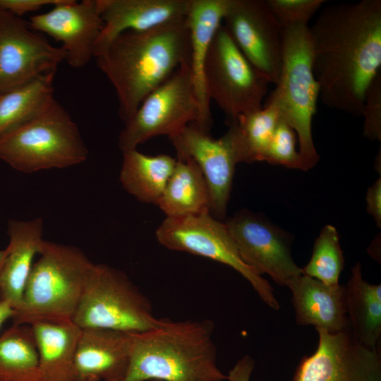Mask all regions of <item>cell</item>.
I'll return each instance as SVG.
<instances>
[{
  "label": "cell",
  "instance_id": "obj_1",
  "mask_svg": "<svg viewBox=\"0 0 381 381\" xmlns=\"http://www.w3.org/2000/svg\"><path fill=\"white\" fill-rule=\"evenodd\" d=\"M309 30L319 97L331 109L361 116L366 92L381 72V1L329 5Z\"/></svg>",
  "mask_w": 381,
  "mask_h": 381
},
{
  "label": "cell",
  "instance_id": "obj_2",
  "mask_svg": "<svg viewBox=\"0 0 381 381\" xmlns=\"http://www.w3.org/2000/svg\"><path fill=\"white\" fill-rule=\"evenodd\" d=\"M190 54L186 17L147 30L122 32L95 57L115 90L124 123Z\"/></svg>",
  "mask_w": 381,
  "mask_h": 381
},
{
  "label": "cell",
  "instance_id": "obj_3",
  "mask_svg": "<svg viewBox=\"0 0 381 381\" xmlns=\"http://www.w3.org/2000/svg\"><path fill=\"white\" fill-rule=\"evenodd\" d=\"M208 319L160 318L153 328L133 334L130 361L121 381H224Z\"/></svg>",
  "mask_w": 381,
  "mask_h": 381
},
{
  "label": "cell",
  "instance_id": "obj_4",
  "mask_svg": "<svg viewBox=\"0 0 381 381\" xmlns=\"http://www.w3.org/2000/svg\"><path fill=\"white\" fill-rule=\"evenodd\" d=\"M12 324L72 321L94 264L79 248L44 240Z\"/></svg>",
  "mask_w": 381,
  "mask_h": 381
},
{
  "label": "cell",
  "instance_id": "obj_5",
  "mask_svg": "<svg viewBox=\"0 0 381 381\" xmlns=\"http://www.w3.org/2000/svg\"><path fill=\"white\" fill-rule=\"evenodd\" d=\"M318 97L309 26L283 28L280 73L275 88L265 102L275 105L280 117L296 132L299 143V169L303 171L313 167L320 158L312 135Z\"/></svg>",
  "mask_w": 381,
  "mask_h": 381
},
{
  "label": "cell",
  "instance_id": "obj_6",
  "mask_svg": "<svg viewBox=\"0 0 381 381\" xmlns=\"http://www.w3.org/2000/svg\"><path fill=\"white\" fill-rule=\"evenodd\" d=\"M87 157L76 123L55 99L0 138V159L25 174L73 167Z\"/></svg>",
  "mask_w": 381,
  "mask_h": 381
},
{
  "label": "cell",
  "instance_id": "obj_7",
  "mask_svg": "<svg viewBox=\"0 0 381 381\" xmlns=\"http://www.w3.org/2000/svg\"><path fill=\"white\" fill-rule=\"evenodd\" d=\"M159 320L150 300L124 272L95 263L72 322L80 329L137 334Z\"/></svg>",
  "mask_w": 381,
  "mask_h": 381
},
{
  "label": "cell",
  "instance_id": "obj_8",
  "mask_svg": "<svg viewBox=\"0 0 381 381\" xmlns=\"http://www.w3.org/2000/svg\"><path fill=\"white\" fill-rule=\"evenodd\" d=\"M204 78L210 100L217 104L229 122L262 109L270 83L242 54L223 24L210 46Z\"/></svg>",
  "mask_w": 381,
  "mask_h": 381
},
{
  "label": "cell",
  "instance_id": "obj_9",
  "mask_svg": "<svg viewBox=\"0 0 381 381\" xmlns=\"http://www.w3.org/2000/svg\"><path fill=\"white\" fill-rule=\"evenodd\" d=\"M199 116L200 107L188 59L143 99L124 123L118 145L121 152L137 149L154 137H170L190 123L197 124Z\"/></svg>",
  "mask_w": 381,
  "mask_h": 381
},
{
  "label": "cell",
  "instance_id": "obj_10",
  "mask_svg": "<svg viewBox=\"0 0 381 381\" xmlns=\"http://www.w3.org/2000/svg\"><path fill=\"white\" fill-rule=\"evenodd\" d=\"M165 248L204 257L226 265L243 276L262 301L273 310L279 303L267 279L249 267L241 257L225 223L210 213L166 217L155 232Z\"/></svg>",
  "mask_w": 381,
  "mask_h": 381
},
{
  "label": "cell",
  "instance_id": "obj_11",
  "mask_svg": "<svg viewBox=\"0 0 381 381\" xmlns=\"http://www.w3.org/2000/svg\"><path fill=\"white\" fill-rule=\"evenodd\" d=\"M66 56L28 21L0 8V91L56 72Z\"/></svg>",
  "mask_w": 381,
  "mask_h": 381
},
{
  "label": "cell",
  "instance_id": "obj_12",
  "mask_svg": "<svg viewBox=\"0 0 381 381\" xmlns=\"http://www.w3.org/2000/svg\"><path fill=\"white\" fill-rule=\"evenodd\" d=\"M224 27L252 66L277 83L282 64V28L265 0H230Z\"/></svg>",
  "mask_w": 381,
  "mask_h": 381
},
{
  "label": "cell",
  "instance_id": "obj_13",
  "mask_svg": "<svg viewBox=\"0 0 381 381\" xmlns=\"http://www.w3.org/2000/svg\"><path fill=\"white\" fill-rule=\"evenodd\" d=\"M316 330L317 349L301 359L292 381H381L380 348L361 345L350 330Z\"/></svg>",
  "mask_w": 381,
  "mask_h": 381
},
{
  "label": "cell",
  "instance_id": "obj_14",
  "mask_svg": "<svg viewBox=\"0 0 381 381\" xmlns=\"http://www.w3.org/2000/svg\"><path fill=\"white\" fill-rule=\"evenodd\" d=\"M169 138L178 158H191L200 169L209 190L210 213L223 220L238 163L231 131L215 139L192 123Z\"/></svg>",
  "mask_w": 381,
  "mask_h": 381
},
{
  "label": "cell",
  "instance_id": "obj_15",
  "mask_svg": "<svg viewBox=\"0 0 381 381\" xmlns=\"http://www.w3.org/2000/svg\"><path fill=\"white\" fill-rule=\"evenodd\" d=\"M224 223L243 260L258 274H266L288 286L303 274L292 258L288 238L262 219L242 210Z\"/></svg>",
  "mask_w": 381,
  "mask_h": 381
},
{
  "label": "cell",
  "instance_id": "obj_16",
  "mask_svg": "<svg viewBox=\"0 0 381 381\" xmlns=\"http://www.w3.org/2000/svg\"><path fill=\"white\" fill-rule=\"evenodd\" d=\"M50 11L32 16L30 28L61 43L66 61L73 68L85 66L103 28L97 0H62Z\"/></svg>",
  "mask_w": 381,
  "mask_h": 381
},
{
  "label": "cell",
  "instance_id": "obj_17",
  "mask_svg": "<svg viewBox=\"0 0 381 381\" xmlns=\"http://www.w3.org/2000/svg\"><path fill=\"white\" fill-rule=\"evenodd\" d=\"M191 0H97L103 28L94 57L116 36L128 30L144 31L185 18Z\"/></svg>",
  "mask_w": 381,
  "mask_h": 381
},
{
  "label": "cell",
  "instance_id": "obj_18",
  "mask_svg": "<svg viewBox=\"0 0 381 381\" xmlns=\"http://www.w3.org/2000/svg\"><path fill=\"white\" fill-rule=\"evenodd\" d=\"M133 334L80 329L75 355L79 381H121L130 361Z\"/></svg>",
  "mask_w": 381,
  "mask_h": 381
},
{
  "label": "cell",
  "instance_id": "obj_19",
  "mask_svg": "<svg viewBox=\"0 0 381 381\" xmlns=\"http://www.w3.org/2000/svg\"><path fill=\"white\" fill-rule=\"evenodd\" d=\"M287 287L298 325H312L332 334L350 330L345 286L327 285L302 274Z\"/></svg>",
  "mask_w": 381,
  "mask_h": 381
},
{
  "label": "cell",
  "instance_id": "obj_20",
  "mask_svg": "<svg viewBox=\"0 0 381 381\" xmlns=\"http://www.w3.org/2000/svg\"><path fill=\"white\" fill-rule=\"evenodd\" d=\"M230 0H191L186 23L189 31L190 64L195 91L200 107L199 121L195 124L208 132L212 120L204 78V66L213 37L222 24Z\"/></svg>",
  "mask_w": 381,
  "mask_h": 381
},
{
  "label": "cell",
  "instance_id": "obj_21",
  "mask_svg": "<svg viewBox=\"0 0 381 381\" xmlns=\"http://www.w3.org/2000/svg\"><path fill=\"white\" fill-rule=\"evenodd\" d=\"M43 233L44 222L41 217L8 221L9 242L0 270V301L8 303L14 310L21 303L34 258L42 247Z\"/></svg>",
  "mask_w": 381,
  "mask_h": 381
},
{
  "label": "cell",
  "instance_id": "obj_22",
  "mask_svg": "<svg viewBox=\"0 0 381 381\" xmlns=\"http://www.w3.org/2000/svg\"><path fill=\"white\" fill-rule=\"evenodd\" d=\"M43 381H79L75 368L80 329L72 321L31 325Z\"/></svg>",
  "mask_w": 381,
  "mask_h": 381
},
{
  "label": "cell",
  "instance_id": "obj_23",
  "mask_svg": "<svg viewBox=\"0 0 381 381\" xmlns=\"http://www.w3.org/2000/svg\"><path fill=\"white\" fill-rule=\"evenodd\" d=\"M346 286V313L350 331L361 345L380 348L381 337V285L365 281L361 265L357 262L351 269Z\"/></svg>",
  "mask_w": 381,
  "mask_h": 381
},
{
  "label": "cell",
  "instance_id": "obj_24",
  "mask_svg": "<svg viewBox=\"0 0 381 381\" xmlns=\"http://www.w3.org/2000/svg\"><path fill=\"white\" fill-rule=\"evenodd\" d=\"M119 181L138 201L157 205L175 168L176 159L168 155H147L137 149L122 152Z\"/></svg>",
  "mask_w": 381,
  "mask_h": 381
},
{
  "label": "cell",
  "instance_id": "obj_25",
  "mask_svg": "<svg viewBox=\"0 0 381 381\" xmlns=\"http://www.w3.org/2000/svg\"><path fill=\"white\" fill-rule=\"evenodd\" d=\"M157 205L166 217L210 213V195L204 176L193 159L178 158Z\"/></svg>",
  "mask_w": 381,
  "mask_h": 381
},
{
  "label": "cell",
  "instance_id": "obj_26",
  "mask_svg": "<svg viewBox=\"0 0 381 381\" xmlns=\"http://www.w3.org/2000/svg\"><path fill=\"white\" fill-rule=\"evenodd\" d=\"M56 72L0 91V138L44 109L54 97Z\"/></svg>",
  "mask_w": 381,
  "mask_h": 381
},
{
  "label": "cell",
  "instance_id": "obj_27",
  "mask_svg": "<svg viewBox=\"0 0 381 381\" xmlns=\"http://www.w3.org/2000/svg\"><path fill=\"white\" fill-rule=\"evenodd\" d=\"M0 381H43L31 325L12 324L0 334Z\"/></svg>",
  "mask_w": 381,
  "mask_h": 381
},
{
  "label": "cell",
  "instance_id": "obj_28",
  "mask_svg": "<svg viewBox=\"0 0 381 381\" xmlns=\"http://www.w3.org/2000/svg\"><path fill=\"white\" fill-rule=\"evenodd\" d=\"M278 108L265 102L262 108L239 116L229 122L238 163L264 160V156L280 119Z\"/></svg>",
  "mask_w": 381,
  "mask_h": 381
},
{
  "label": "cell",
  "instance_id": "obj_29",
  "mask_svg": "<svg viewBox=\"0 0 381 381\" xmlns=\"http://www.w3.org/2000/svg\"><path fill=\"white\" fill-rule=\"evenodd\" d=\"M344 259L336 228L323 227L316 238L309 262L301 268L302 273L327 285L339 284Z\"/></svg>",
  "mask_w": 381,
  "mask_h": 381
},
{
  "label": "cell",
  "instance_id": "obj_30",
  "mask_svg": "<svg viewBox=\"0 0 381 381\" xmlns=\"http://www.w3.org/2000/svg\"><path fill=\"white\" fill-rule=\"evenodd\" d=\"M296 132L280 118L265 153L264 160L272 164L299 169L300 157L296 149Z\"/></svg>",
  "mask_w": 381,
  "mask_h": 381
},
{
  "label": "cell",
  "instance_id": "obj_31",
  "mask_svg": "<svg viewBox=\"0 0 381 381\" xmlns=\"http://www.w3.org/2000/svg\"><path fill=\"white\" fill-rule=\"evenodd\" d=\"M283 28L306 25L327 2L325 0H265Z\"/></svg>",
  "mask_w": 381,
  "mask_h": 381
},
{
  "label": "cell",
  "instance_id": "obj_32",
  "mask_svg": "<svg viewBox=\"0 0 381 381\" xmlns=\"http://www.w3.org/2000/svg\"><path fill=\"white\" fill-rule=\"evenodd\" d=\"M363 134L371 140H381V72L370 85L363 102Z\"/></svg>",
  "mask_w": 381,
  "mask_h": 381
},
{
  "label": "cell",
  "instance_id": "obj_33",
  "mask_svg": "<svg viewBox=\"0 0 381 381\" xmlns=\"http://www.w3.org/2000/svg\"><path fill=\"white\" fill-rule=\"evenodd\" d=\"M62 0H0V8L20 17L23 15L39 11L48 5L55 6Z\"/></svg>",
  "mask_w": 381,
  "mask_h": 381
},
{
  "label": "cell",
  "instance_id": "obj_34",
  "mask_svg": "<svg viewBox=\"0 0 381 381\" xmlns=\"http://www.w3.org/2000/svg\"><path fill=\"white\" fill-rule=\"evenodd\" d=\"M367 211L371 214L377 226L381 225V179H377L375 182L368 189L366 194Z\"/></svg>",
  "mask_w": 381,
  "mask_h": 381
},
{
  "label": "cell",
  "instance_id": "obj_35",
  "mask_svg": "<svg viewBox=\"0 0 381 381\" xmlns=\"http://www.w3.org/2000/svg\"><path fill=\"white\" fill-rule=\"evenodd\" d=\"M255 368V361L250 355L240 358L226 375L229 381H250Z\"/></svg>",
  "mask_w": 381,
  "mask_h": 381
},
{
  "label": "cell",
  "instance_id": "obj_36",
  "mask_svg": "<svg viewBox=\"0 0 381 381\" xmlns=\"http://www.w3.org/2000/svg\"><path fill=\"white\" fill-rule=\"evenodd\" d=\"M13 314L14 309L8 303L0 301V331L3 325L8 320H11Z\"/></svg>",
  "mask_w": 381,
  "mask_h": 381
},
{
  "label": "cell",
  "instance_id": "obj_37",
  "mask_svg": "<svg viewBox=\"0 0 381 381\" xmlns=\"http://www.w3.org/2000/svg\"><path fill=\"white\" fill-rule=\"evenodd\" d=\"M6 256V249L0 250V270Z\"/></svg>",
  "mask_w": 381,
  "mask_h": 381
},
{
  "label": "cell",
  "instance_id": "obj_38",
  "mask_svg": "<svg viewBox=\"0 0 381 381\" xmlns=\"http://www.w3.org/2000/svg\"><path fill=\"white\" fill-rule=\"evenodd\" d=\"M146 381H161V380H146Z\"/></svg>",
  "mask_w": 381,
  "mask_h": 381
}]
</instances>
